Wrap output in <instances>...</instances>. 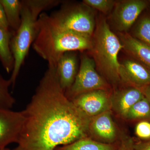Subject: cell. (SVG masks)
I'll return each instance as SVG.
<instances>
[{"mask_svg": "<svg viewBox=\"0 0 150 150\" xmlns=\"http://www.w3.org/2000/svg\"><path fill=\"white\" fill-rule=\"evenodd\" d=\"M17 146L11 150H55L88 137L91 117L66 96L56 66L48 65L24 110Z\"/></svg>", "mask_w": 150, "mask_h": 150, "instance_id": "1", "label": "cell"}, {"mask_svg": "<svg viewBox=\"0 0 150 150\" xmlns=\"http://www.w3.org/2000/svg\"><path fill=\"white\" fill-rule=\"evenodd\" d=\"M92 45V36L57 27L50 21L46 13L39 16L32 46L48 65L56 66L60 57L66 52L90 51Z\"/></svg>", "mask_w": 150, "mask_h": 150, "instance_id": "2", "label": "cell"}, {"mask_svg": "<svg viewBox=\"0 0 150 150\" xmlns=\"http://www.w3.org/2000/svg\"><path fill=\"white\" fill-rule=\"evenodd\" d=\"M22 1L21 23L14 33L11 48L14 64L10 79L13 88L22 66L28 56L37 33V23L40 14L61 3L59 0H23Z\"/></svg>", "mask_w": 150, "mask_h": 150, "instance_id": "3", "label": "cell"}, {"mask_svg": "<svg viewBox=\"0 0 150 150\" xmlns=\"http://www.w3.org/2000/svg\"><path fill=\"white\" fill-rule=\"evenodd\" d=\"M92 38V47L90 51L96 68L112 83L121 81L118 55L123 49V45L119 38L110 29L104 18L98 19Z\"/></svg>", "mask_w": 150, "mask_h": 150, "instance_id": "4", "label": "cell"}, {"mask_svg": "<svg viewBox=\"0 0 150 150\" xmlns=\"http://www.w3.org/2000/svg\"><path fill=\"white\" fill-rule=\"evenodd\" d=\"M57 27L93 36L96 26L93 9L83 2L65 4L59 10L48 15Z\"/></svg>", "mask_w": 150, "mask_h": 150, "instance_id": "5", "label": "cell"}, {"mask_svg": "<svg viewBox=\"0 0 150 150\" xmlns=\"http://www.w3.org/2000/svg\"><path fill=\"white\" fill-rule=\"evenodd\" d=\"M93 59L86 54L81 56L80 67L72 86L65 92V95L72 100L82 94L96 90H107L108 84L97 72Z\"/></svg>", "mask_w": 150, "mask_h": 150, "instance_id": "6", "label": "cell"}, {"mask_svg": "<svg viewBox=\"0 0 150 150\" xmlns=\"http://www.w3.org/2000/svg\"><path fill=\"white\" fill-rule=\"evenodd\" d=\"M148 3L144 0L116 1L111 15L115 29L120 33L127 32L147 7Z\"/></svg>", "mask_w": 150, "mask_h": 150, "instance_id": "7", "label": "cell"}, {"mask_svg": "<svg viewBox=\"0 0 150 150\" xmlns=\"http://www.w3.org/2000/svg\"><path fill=\"white\" fill-rule=\"evenodd\" d=\"M24 121L23 110L0 108V150L17 143Z\"/></svg>", "mask_w": 150, "mask_h": 150, "instance_id": "8", "label": "cell"}, {"mask_svg": "<svg viewBox=\"0 0 150 150\" xmlns=\"http://www.w3.org/2000/svg\"><path fill=\"white\" fill-rule=\"evenodd\" d=\"M75 105L90 117L111 110V96L105 90H96L82 94L72 100Z\"/></svg>", "mask_w": 150, "mask_h": 150, "instance_id": "9", "label": "cell"}, {"mask_svg": "<svg viewBox=\"0 0 150 150\" xmlns=\"http://www.w3.org/2000/svg\"><path fill=\"white\" fill-rule=\"evenodd\" d=\"M120 80L130 86L141 88L150 85V69L131 58L120 62Z\"/></svg>", "mask_w": 150, "mask_h": 150, "instance_id": "10", "label": "cell"}, {"mask_svg": "<svg viewBox=\"0 0 150 150\" xmlns=\"http://www.w3.org/2000/svg\"><path fill=\"white\" fill-rule=\"evenodd\" d=\"M89 133L100 142L113 144L117 138V129L111 115V110L91 117Z\"/></svg>", "mask_w": 150, "mask_h": 150, "instance_id": "11", "label": "cell"}, {"mask_svg": "<svg viewBox=\"0 0 150 150\" xmlns=\"http://www.w3.org/2000/svg\"><path fill=\"white\" fill-rule=\"evenodd\" d=\"M77 51H69L63 54L56 65L59 82L66 91L72 86L78 73Z\"/></svg>", "mask_w": 150, "mask_h": 150, "instance_id": "12", "label": "cell"}, {"mask_svg": "<svg viewBox=\"0 0 150 150\" xmlns=\"http://www.w3.org/2000/svg\"><path fill=\"white\" fill-rule=\"evenodd\" d=\"M144 97L140 88L130 86L118 91L111 96L112 108L120 117L125 116L136 103Z\"/></svg>", "mask_w": 150, "mask_h": 150, "instance_id": "13", "label": "cell"}, {"mask_svg": "<svg viewBox=\"0 0 150 150\" xmlns=\"http://www.w3.org/2000/svg\"><path fill=\"white\" fill-rule=\"evenodd\" d=\"M123 49L131 58L141 62L150 69V46L135 38L129 33H119Z\"/></svg>", "mask_w": 150, "mask_h": 150, "instance_id": "14", "label": "cell"}, {"mask_svg": "<svg viewBox=\"0 0 150 150\" xmlns=\"http://www.w3.org/2000/svg\"><path fill=\"white\" fill-rule=\"evenodd\" d=\"M14 33L0 28V62L7 73H12L14 61L11 48V39Z\"/></svg>", "mask_w": 150, "mask_h": 150, "instance_id": "15", "label": "cell"}, {"mask_svg": "<svg viewBox=\"0 0 150 150\" xmlns=\"http://www.w3.org/2000/svg\"><path fill=\"white\" fill-rule=\"evenodd\" d=\"M119 146L107 144L86 137L70 144L56 148L55 150H117Z\"/></svg>", "mask_w": 150, "mask_h": 150, "instance_id": "16", "label": "cell"}, {"mask_svg": "<svg viewBox=\"0 0 150 150\" xmlns=\"http://www.w3.org/2000/svg\"><path fill=\"white\" fill-rule=\"evenodd\" d=\"M5 13L10 29L13 33L21 23L22 1L19 0H0Z\"/></svg>", "mask_w": 150, "mask_h": 150, "instance_id": "17", "label": "cell"}, {"mask_svg": "<svg viewBox=\"0 0 150 150\" xmlns=\"http://www.w3.org/2000/svg\"><path fill=\"white\" fill-rule=\"evenodd\" d=\"M124 119L129 120H150V103L145 96L130 108Z\"/></svg>", "mask_w": 150, "mask_h": 150, "instance_id": "18", "label": "cell"}, {"mask_svg": "<svg viewBox=\"0 0 150 150\" xmlns=\"http://www.w3.org/2000/svg\"><path fill=\"white\" fill-rule=\"evenodd\" d=\"M133 37L150 46V15L142 16L135 25Z\"/></svg>", "mask_w": 150, "mask_h": 150, "instance_id": "19", "label": "cell"}, {"mask_svg": "<svg viewBox=\"0 0 150 150\" xmlns=\"http://www.w3.org/2000/svg\"><path fill=\"white\" fill-rule=\"evenodd\" d=\"M11 86L10 79H6L0 74V108L11 109L15 104L16 100L9 91Z\"/></svg>", "mask_w": 150, "mask_h": 150, "instance_id": "20", "label": "cell"}, {"mask_svg": "<svg viewBox=\"0 0 150 150\" xmlns=\"http://www.w3.org/2000/svg\"><path fill=\"white\" fill-rule=\"evenodd\" d=\"M116 1L113 0H83V2L91 8L104 14L110 12L114 8Z\"/></svg>", "mask_w": 150, "mask_h": 150, "instance_id": "21", "label": "cell"}, {"mask_svg": "<svg viewBox=\"0 0 150 150\" xmlns=\"http://www.w3.org/2000/svg\"><path fill=\"white\" fill-rule=\"evenodd\" d=\"M135 134L137 137L144 141H150V122L143 120L139 122L135 127Z\"/></svg>", "mask_w": 150, "mask_h": 150, "instance_id": "22", "label": "cell"}, {"mask_svg": "<svg viewBox=\"0 0 150 150\" xmlns=\"http://www.w3.org/2000/svg\"><path fill=\"white\" fill-rule=\"evenodd\" d=\"M134 144L131 137H125L122 139L117 150H134Z\"/></svg>", "mask_w": 150, "mask_h": 150, "instance_id": "23", "label": "cell"}, {"mask_svg": "<svg viewBox=\"0 0 150 150\" xmlns=\"http://www.w3.org/2000/svg\"><path fill=\"white\" fill-rule=\"evenodd\" d=\"M0 28L6 31H11L10 29L4 11L1 3H0Z\"/></svg>", "mask_w": 150, "mask_h": 150, "instance_id": "24", "label": "cell"}, {"mask_svg": "<svg viewBox=\"0 0 150 150\" xmlns=\"http://www.w3.org/2000/svg\"><path fill=\"white\" fill-rule=\"evenodd\" d=\"M134 150H150V141L135 143Z\"/></svg>", "mask_w": 150, "mask_h": 150, "instance_id": "25", "label": "cell"}, {"mask_svg": "<svg viewBox=\"0 0 150 150\" xmlns=\"http://www.w3.org/2000/svg\"><path fill=\"white\" fill-rule=\"evenodd\" d=\"M142 90L146 98L150 103V85L140 88Z\"/></svg>", "mask_w": 150, "mask_h": 150, "instance_id": "26", "label": "cell"}, {"mask_svg": "<svg viewBox=\"0 0 150 150\" xmlns=\"http://www.w3.org/2000/svg\"><path fill=\"white\" fill-rule=\"evenodd\" d=\"M0 150H11L10 149H9L8 148H4V149H1Z\"/></svg>", "mask_w": 150, "mask_h": 150, "instance_id": "27", "label": "cell"}, {"mask_svg": "<svg viewBox=\"0 0 150 150\" xmlns=\"http://www.w3.org/2000/svg\"><path fill=\"white\" fill-rule=\"evenodd\" d=\"M149 1L150 2V1Z\"/></svg>", "mask_w": 150, "mask_h": 150, "instance_id": "28", "label": "cell"}]
</instances>
